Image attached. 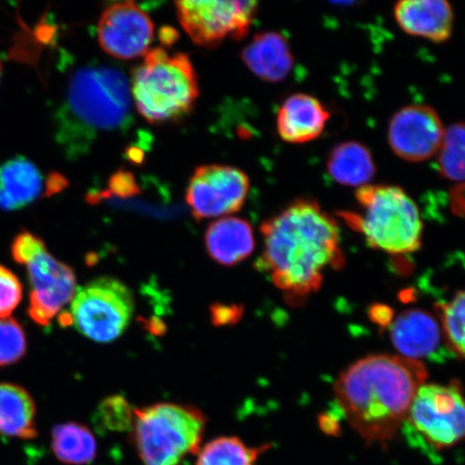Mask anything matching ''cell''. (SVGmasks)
Masks as SVG:
<instances>
[{"instance_id": "obj_17", "label": "cell", "mask_w": 465, "mask_h": 465, "mask_svg": "<svg viewBox=\"0 0 465 465\" xmlns=\"http://www.w3.org/2000/svg\"><path fill=\"white\" fill-rule=\"evenodd\" d=\"M242 60L257 77L269 83H281L294 66L289 42L281 33L257 35L242 51Z\"/></svg>"}, {"instance_id": "obj_25", "label": "cell", "mask_w": 465, "mask_h": 465, "mask_svg": "<svg viewBox=\"0 0 465 465\" xmlns=\"http://www.w3.org/2000/svg\"><path fill=\"white\" fill-rule=\"evenodd\" d=\"M447 347L453 357L465 359V290L446 303L436 305Z\"/></svg>"}, {"instance_id": "obj_21", "label": "cell", "mask_w": 465, "mask_h": 465, "mask_svg": "<svg viewBox=\"0 0 465 465\" xmlns=\"http://www.w3.org/2000/svg\"><path fill=\"white\" fill-rule=\"evenodd\" d=\"M327 168L334 182L358 189L370 184L376 173L373 155L357 142L335 145L328 156Z\"/></svg>"}, {"instance_id": "obj_9", "label": "cell", "mask_w": 465, "mask_h": 465, "mask_svg": "<svg viewBox=\"0 0 465 465\" xmlns=\"http://www.w3.org/2000/svg\"><path fill=\"white\" fill-rule=\"evenodd\" d=\"M134 311L131 289L119 279L100 277L77 289L69 319L79 333L106 344L125 332Z\"/></svg>"}, {"instance_id": "obj_15", "label": "cell", "mask_w": 465, "mask_h": 465, "mask_svg": "<svg viewBox=\"0 0 465 465\" xmlns=\"http://www.w3.org/2000/svg\"><path fill=\"white\" fill-rule=\"evenodd\" d=\"M393 13L399 26L411 36L433 43L447 42L451 36L455 15L445 0H403Z\"/></svg>"}, {"instance_id": "obj_1", "label": "cell", "mask_w": 465, "mask_h": 465, "mask_svg": "<svg viewBox=\"0 0 465 465\" xmlns=\"http://www.w3.org/2000/svg\"><path fill=\"white\" fill-rule=\"evenodd\" d=\"M263 252L255 266L291 305L318 292L329 267L345 264L341 231L319 203L299 199L261 225Z\"/></svg>"}, {"instance_id": "obj_13", "label": "cell", "mask_w": 465, "mask_h": 465, "mask_svg": "<svg viewBox=\"0 0 465 465\" xmlns=\"http://www.w3.org/2000/svg\"><path fill=\"white\" fill-rule=\"evenodd\" d=\"M445 130L432 107L409 104L392 116L388 126V143L401 159L427 161L438 153Z\"/></svg>"}, {"instance_id": "obj_14", "label": "cell", "mask_w": 465, "mask_h": 465, "mask_svg": "<svg viewBox=\"0 0 465 465\" xmlns=\"http://www.w3.org/2000/svg\"><path fill=\"white\" fill-rule=\"evenodd\" d=\"M386 328L393 346L404 358L436 363L453 358L440 319L431 312L404 311L397 317L392 316Z\"/></svg>"}, {"instance_id": "obj_20", "label": "cell", "mask_w": 465, "mask_h": 465, "mask_svg": "<svg viewBox=\"0 0 465 465\" xmlns=\"http://www.w3.org/2000/svg\"><path fill=\"white\" fill-rule=\"evenodd\" d=\"M0 434L25 440L38 436L34 399L15 383H0Z\"/></svg>"}, {"instance_id": "obj_11", "label": "cell", "mask_w": 465, "mask_h": 465, "mask_svg": "<svg viewBox=\"0 0 465 465\" xmlns=\"http://www.w3.org/2000/svg\"><path fill=\"white\" fill-rule=\"evenodd\" d=\"M249 190L250 179L238 168L202 165L190 178L185 201L196 220L229 216L241 211Z\"/></svg>"}, {"instance_id": "obj_24", "label": "cell", "mask_w": 465, "mask_h": 465, "mask_svg": "<svg viewBox=\"0 0 465 465\" xmlns=\"http://www.w3.org/2000/svg\"><path fill=\"white\" fill-rule=\"evenodd\" d=\"M436 166L446 179L465 183V122L445 130L443 142L436 153Z\"/></svg>"}, {"instance_id": "obj_23", "label": "cell", "mask_w": 465, "mask_h": 465, "mask_svg": "<svg viewBox=\"0 0 465 465\" xmlns=\"http://www.w3.org/2000/svg\"><path fill=\"white\" fill-rule=\"evenodd\" d=\"M270 445L249 446L236 436H220L196 453L195 465H257Z\"/></svg>"}, {"instance_id": "obj_30", "label": "cell", "mask_w": 465, "mask_h": 465, "mask_svg": "<svg viewBox=\"0 0 465 465\" xmlns=\"http://www.w3.org/2000/svg\"><path fill=\"white\" fill-rule=\"evenodd\" d=\"M463 191L459 192L457 194V200L455 203L456 213L460 216L465 217V184L463 185Z\"/></svg>"}, {"instance_id": "obj_29", "label": "cell", "mask_w": 465, "mask_h": 465, "mask_svg": "<svg viewBox=\"0 0 465 465\" xmlns=\"http://www.w3.org/2000/svg\"><path fill=\"white\" fill-rule=\"evenodd\" d=\"M110 191L119 196H127L136 194L138 187L130 173H118L112 178Z\"/></svg>"}, {"instance_id": "obj_16", "label": "cell", "mask_w": 465, "mask_h": 465, "mask_svg": "<svg viewBox=\"0 0 465 465\" xmlns=\"http://www.w3.org/2000/svg\"><path fill=\"white\" fill-rule=\"evenodd\" d=\"M330 112L315 96L298 93L284 101L277 114V131L284 142L315 141L325 130Z\"/></svg>"}, {"instance_id": "obj_5", "label": "cell", "mask_w": 465, "mask_h": 465, "mask_svg": "<svg viewBox=\"0 0 465 465\" xmlns=\"http://www.w3.org/2000/svg\"><path fill=\"white\" fill-rule=\"evenodd\" d=\"M356 199L361 213H344L349 225L362 232L371 248L394 255L409 254L421 247L423 223L420 208L397 185L368 184Z\"/></svg>"}, {"instance_id": "obj_7", "label": "cell", "mask_w": 465, "mask_h": 465, "mask_svg": "<svg viewBox=\"0 0 465 465\" xmlns=\"http://www.w3.org/2000/svg\"><path fill=\"white\" fill-rule=\"evenodd\" d=\"M401 431L412 449L431 459L465 440V397L460 382L421 386Z\"/></svg>"}, {"instance_id": "obj_2", "label": "cell", "mask_w": 465, "mask_h": 465, "mask_svg": "<svg viewBox=\"0 0 465 465\" xmlns=\"http://www.w3.org/2000/svg\"><path fill=\"white\" fill-rule=\"evenodd\" d=\"M428 378L426 365L389 354H373L349 366L334 387L327 431L345 420L370 445L386 447L401 431L418 391Z\"/></svg>"}, {"instance_id": "obj_4", "label": "cell", "mask_w": 465, "mask_h": 465, "mask_svg": "<svg viewBox=\"0 0 465 465\" xmlns=\"http://www.w3.org/2000/svg\"><path fill=\"white\" fill-rule=\"evenodd\" d=\"M131 93L138 113L151 124L188 115L200 96L199 78L188 54L151 49L133 69Z\"/></svg>"}, {"instance_id": "obj_19", "label": "cell", "mask_w": 465, "mask_h": 465, "mask_svg": "<svg viewBox=\"0 0 465 465\" xmlns=\"http://www.w3.org/2000/svg\"><path fill=\"white\" fill-rule=\"evenodd\" d=\"M44 189L38 167L25 158H15L0 166V209L15 212L36 201Z\"/></svg>"}, {"instance_id": "obj_27", "label": "cell", "mask_w": 465, "mask_h": 465, "mask_svg": "<svg viewBox=\"0 0 465 465\" xmlns=\"http://www.w3.org/2000/svg\"><path fill=\"white\" fill-rule=\"evenodd\" d=\"M104 427L110 431H126L131 430L134 410L124 397L114 395L103 401L98 409Z\"/></svg>"}, {"instance_id": "obj_12", "label": "cell", "mask_w": 465, "mask_h": 465, "mask_svg": "<svg viewBox=\"0 0 465 465\" xmlns=\"http://www.w3.org/2000/svg\"><path fill=\"white\" fill-rule=\"evenodd\" d=\"M98 43L116 60L129 61L149 51L154 25L134 2L115 3L104 11L97 26Z\"/></svg>"}, {"instance_id": "obj_6", "label": "cell", "mask_w": 465, "mask_h": 465, "mask_svg": "<svg viewBox=\"0 0 465 465\" xmlns=\"http://www.w3.org/2000/svg\"><path fill=\"white\" fill-rule=\"evenodd\" d=\"M206 416L191 405L156 403L134 410L132 443L143 465H182L201 450Z\"/></svg>"}, {"instance_id": "obj_22", "label": "cell", "mask_w": 465, "mask_h": 465, "mask_svg": "<svg viewBox=\"0 0 465 465\" xmlns=\"http://www.w3.org/2000/svg\"><path fill=\"white\" fill-rule=\"evenodd\" d=\"M52 450L57 460L66 465H86L94 461L97 441L84 424L66 422L52 430Z\"/></svg>"}, {"instance_id": "obj_28", "label": "cell", "mask_w": 465, "mask_h": 465, "mask_svg": "<svg viewBox=\"0 0 465 465\" xmlns=\"http://www.w3.org/2000/svg\"><path fill=\"white\" fill-rule=\"evenodd\" d=\"M23 298L19 278L7 267L0 265V318H8Z\"/></svg>"}, {"instance_id": "obj_3", "label": "cell", "mask_w": 465, "mask_h": 465, "mask_svg": "<svg viewBox=\"0 0 465 465\" xmlns=\"http://www.w3.org/2000/svg\"><path fill=\"white\" fill-rule=\"evenodd\" d=\"M133 97L126 75L108 66L80 68L69 80L65 103L62 108L58 138L72 145L81 137L113 132L132 120Z\"/></svg>"}, {"instance_id": "obj_31", "label": "cell", "mask_w": 465, "mask_h": 465, "mask_svg": "<svg viewBox=\"0 0 465 465\" xmlns=\"http://www.w3.org/2000/svg\"><path fill=\"white\" fill-rule=\"evenodd\" d=\"M3 62L2 60H0V79H2V75H3Z\"/></svg>"}, {"instance_id": "obj_10", "label": "cell", "mask_w": 465, "mask_h": 465, "mask_svg": "<svg viewBox=\"0 0 465 465\" xmlns=\"http://www.w3.org/2000/svg\"><path fill=\"white\" fill-rule=\"evenodd\" d=\"M180 25L196 45L213 49L225 39L242 40L258 13L257 2H177Z\"/></svg>"}, {"instance_id": "obj_26", "label": "cell", "mask_w": 465, "mask_h": 465, "mask_svg": "<svg viewBox=\"0 0 465 465\" xmlns=\"http://www.w3.org/2000/svg\"><path fill=\"white\" fill-rule=\"evenodd\" d=\"M26 351V334L22 325L14 318H0V366L19 362Z\"/></svg>"}, {"instance_id": "obj_18", "label": "cell", "mask_w": 465, "mask_h": 465, "mask_svg": "<svg viewBox=\"0 0 465 465\" xmlns=\"http://www.w3.org/2000/svg\"><path fill=\"white\" fill-rule=\"evenodd\" d=\"M209 257L223 266L240 264L252 254L255 240L247 220L224 217L209 225L205 234Z\"/></svg>"}, {"instance_id": "obj_8", "label": "cell", "mask_w": 465, "mask_h": 465, "mask_svg": "<svg viewBox=\"0 0 465 465\" xmlns=\"http://www.w3.org/2000/svg\"><path fill=\"white\" fill-rule=\"evenodd\" d=\"M11 254L16 263L26 267L31 284L28 316L46 327L64 307L72 303L78 289L74 272L49 252L42 238L28 231L16 235Z\"/></svg>"}]
</instances>
